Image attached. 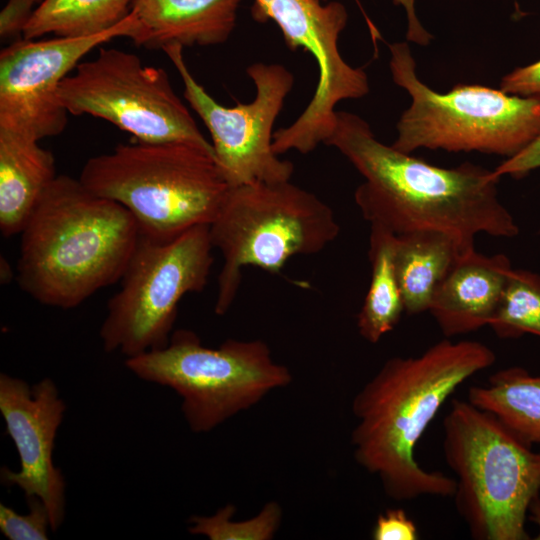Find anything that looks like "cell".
Returning a JSON list of instances; mask_svg holds the SVG:
<instances>
[{
  "mask_svg": "<svg viewBox=\"0 0 540 540\" xmlns=\"http://www.w3.org/2000/svg\"><path fill=\"white\" fill-rule=\"evenodd\" d=\"M125 366L139 379L175 391L194 433L213 430L292 381L262 340L228 339L208 348L186 329L174 331L162 348L126 358Z\"/></svg>",
  "mask_w": 540,
  "mask_h": 540,
  "instance_id": "8",
  "label": "cell"
},
{
  "mask_svg": "<svg viewBox=\"0 0 540 540\" xmlns=\"http://www.w3.org/2000/svg\"><path fill=\"white\" fill-rule=\"evenodd\" d=\"M39 4L42 2V0H38Z\"/></svg>",
  "mask_w": 540,
  "mask_h": 540,
  "instance_id": "32",
  "label": "cell"
},
{
  "mask_svg": "<svg viewBox=\"0 0 540 540\" xmlns=\"http://www.w3.org/2000/svg\"><path fill=\"white\" fill-rule=\"evenodd\" d=\"M500 90L510 95L540 97V60L504 76Z\"/></svg>",
  "mask_w": 540,
  "mask_h": 540,
  "instance_id": "26",
  "label": "cell"
},
{
  "mask_svg": "<svg viewBox=\"0 0 540 540\" xmlns=\"http://www.w3.org/2000/svg\"><path fill=\"white\" fill-rule=\"evenodd\" d=\"M396 235L372 224L369 239L371 279L357 316L361 337L376 344L399 323L404 304L394 267Z\"/></svg>",
  "mask_w": 540,
  "mask_h": 540,
  "instance_id": "20",
  "label": "cell"
},
{
  "mask_svg": "<svg viewBox=\"0 0 540 540\" xmlns=\"http://www.w3.org/2000/svg\"><path fill=\"white\" fill-rule=\"evenodd\" d=\"M339 232L331 207L290 180L230 187L209 224L211 244L223 257L215 313L230 309L244 267L278 273L291 257L322 251Z\"/></svg>",
  "mask_w": 540,
  "mask_h": 540,
  "instance_id": "6",
  "label": "cell"
},
{
  "mask_svg": "<svg viewBox=\"0 0 540 540\" xmlns=\"http://www.w3.org/2000/svg\"><path fill=\"white\" fill-rule=\"evenodd\" d=\"M443 453L456 476L452 498L470 536L529 539L525 523L540 494V451L491 413L454 399L443 420Z\"/></svg>",
  "mask_w": 540,
  "mask_h": 540,
  "instance_id": "5",
  "label": "cell"
},
{
  "mask_svg": "<svg viewBox=\"0 0 540 540\" xmlns=\"http://www.w3.org/2000/svg\"><path fill=\"white\" fill-rule=\"evenodd\" d=\"M537 168H540V133L520 152L497 166L494 173L499 178L510 175L520 179Z\"/></svg>",
  "mask_w": 540,
  "mask_h": 540,
  "instance_id": "27",
  "label": "cell"
},
{
  "mask_svg": "<svg viewBox=\"0 0 540 540\" xmlns=\"http://www.w3.org/2000/svg\"><path fill=\"white\" fill-rule=\"evenodd\" d=\"M467 397L523 442L531 446L540 443V375L520 366L500 369L485 385L470 387Z\"/></svg>",
  "mask_w": 540,
  "mask_h": 540,
  "instance_id": "19",
  "label": "cell"
},
{
  "mask_svg": "<svg viewBox=\"0 0 540 540\" xmlns=\"http://www.w3.org/2000/svg\"><path fill=\"white\" fill-rule=\"evenodd\" d=\"M512 265L504 254H460L438 285L429 312L446 338L489 325Z\"/></svg>",
  "mask_w": 540,
  "mask_h": 540,
  "instance_id": "15",
  "label": "cell"
},
{
  "mask_svg": "<svg viewBox=\"0 0 540 540\" xmlns=\"http://www.w3.org/2000/svg\"><path fill=\"white\" fill-rule=\"evenodd\" d=\"M394 5L402 6L407 18L406 38L419 45H427L432 35L423 27L416 14L415 0H392Z\"/></svg>",
  "mask_w": 540,
  "mask_h": 540,
  "instance_id": "29",
  "label": "cell"
},
{
  "mask_svg": "<svg viewBox=\"0 0 540 540\" xmlns=\"http://www.w3.org/2000/svg\"><path fill=\"white\" fill-rule=\"evenodd\" d=\"M372 538L374 540H417L418 528L403 509H388L377 517Z\"/></svg>",
  "mask_w": 540,
  "mask_h": 540,
  "instance_id": "25",
  "label": "cell"
},
{
  "mask_svg": "<svg viewBox=\"0 0 540 540\" xmlns=\"http://www.w3.org/2000/svg\"><path fill=\"white\" fill-rule=\"evenodd\" d=\"M326 145L334 146L364 181L354 194L362 216L395 235L437 231L465 253L475 236L512 238L519 233L498 195L494 170L466 162L441 168L381 143L360 116L337 111Z\"/></svg>",
  "mask_w": 540,
  "mask_h": 540,
  "instance_id": "1",
  "label": "cell"
},
{
  "mask_svg": "<svg viewBox=\"0 0 540 540\" xmlns=\"http://www.w3.org/2000/svg\"><path fill=\"white\" fill-rule=\"evenodd\" d=\"M66 404L50 378L30 385L23 379L0 374V413L6 434L19 456L17 471L2 467L1 482L16 486L25 497L36 496L46 506L51 530L56 531L65 517V479L55 466L53 451Z\"/></svg>",
  "mask_w": 540,
  "mask_h": 540,
  "instance_id": "14",
  "label": "cell"
},
{
  "mask_svg": "<svg viewBox=\"0 0 540 540\" xmlns=\"http://www.w3.org/2000/svg\"><path fill=\"white\" fill-rule=\"evenodd\" d=\"M1 263L4 265V268L3 266H1V280H2V283H8L10 281V278L9 276H7V273H11L9 271L10 267L7 263V261L3 258H1Z\"/></svg>",
  "mask_w": 540,
  "mask_h": 540,
  "instance_id": "31",
  "label": "cell"
},
{
  "mask_svg": "<svg viewBox=\"0 0 540 540\" xmlns=\"http://www.w3.org/2000/svg\"><path fill=\"white\" fill-rule=\"evenodd\" d=\"M539 498H540V494H539Z\"/></svg>",
  "mask_w": 540,
  "mask_h": 540,
  "instance_id": "34",
  "label": "cell"
},
{
  "mask_svg": "<svg viewBox=\"0 0 540 540\" xmlns=\"http://www.w3.org/2000/svg\"><path fill=\"white\" fill-rule=\"evenodd\" d=\"M463 253L458 243L442 232L396 235L394 267L407 314L429 310L438 285Z\"/></svg>",
  "mask_w": 540,
  "mask_h": 540,
  "instance_id": "18",
  "label": "cell"
},
{
  "mask_svg": "<svg viewBox=\"0 0 540 540\" xmlns=\"http://www.w3.org/2000/svg\"><path fill=\"white\" fill-rule=\"evenodd\" d=\"M37 0H8L0 13V36L2 39L22 36Z\"/></svg>",
  "mask_w": 540,
  "mask_h": 540,
  "instance_id": "28",
  "label": "cell"
},
{
  "mask_svg": "<svg viewBox=\"0 0 540 540\" xmlns=\"http://www.w3.org/2000/svg\"><path fill=\"white\" fill-rule=\"evenodd\" d=\"M389 50L393 81L412 99L397 123L395 149L408 154L419 148L479 151L509 158L540 133V97L464 84L438 93L418 78L407 43L390 44Z\"/></svg>",
  "mask_w": 540,
  "mask_h": 540,
  "instance_id": "7",
  "label": "cell"
},
{
  "mask_svg": "<svg viewBox=\"0 0 540 540\" xmlns=\"http://www.w3.org/2000/svg\"><path fill=\"white\" fill-rule=\"evenodd\" d=\"M60 84L58 98L71 115L104 119L145 143L187 142L214 154L167 72L135 54L101 47Z\"/></svg>",
  "mask_w": 540,
  "mask_h": 540,
  "instance_id": "10",
  "label": "cell"
},
{
  "mask_svg": "<svg viewBox=\"0 0 540 540\" xmlns=\"http://www.w3.org/2000/svg\"><path fill=\"white\" fill-rule=\"evenodd\" d=\"M489 326L503 339L540 337V274L512 268Z\"/></svg>",
  "mask_w": 540,
  "mask_h": 540,
  "instance_id": "22",
  "label": "cell"
},
{
  "mask_svg": "<svg viewBox=\"0 0 540 540\" xmlns=\"http://www.w3.org/2000/svg\"><path fill=\"white\" fill-rule=\"evenodd\" d=\"M162 50L183 81L185 99L210 133L215 161L229 186L289 181L294 165L274 152L273 126L294 86L293 74L281 64L253 63L246 73L256 87L255 98L225 107L195 80L181 45Z\"/></svg>",
  "mask_w": 540,
  "mask_h": 540,
  "instance_id": "11",
  "label": "cell"
},
{
  "mask_svg": "<svg viewBox=\"0 0 540 540\" xmlns=\"http://www.w3.org/2000/svg\"><path fill=\"white\" fill-rule=\"evenodd\" d=\"M251 16L260 23L275 22L292 51L308 52L317 63L318 81L309 104L292 124L273 134L277 155L290 150L309 153L331 136L337 104L369 92L366 72L350 66L338 48L348 21L347 9L338 1L253 0Z\"/></svg>",
  "mask_w": 540,
  "mask_h": 540,
  "instance_id": "12",
  "label": "cell"
},
{
  "mask_svg": "<svg viewBox=\"0 0 540 540\" xmlns=\"http://www.w3.org/2000/svg\"><path fill=\"white\" fill-rule=\"evenodd\" d=\"M20 235L19 288L42 305L71 309L120 281L140 233L122 205L59 175Z\"/></svg>",
  "mask_w": 540,
  "mask_h": 540,
  "instance_id": "3",
  "label": "cell"
},
{
  "mask_svg": "<svg viewBox=\"0 0 540 540\" xmlns=\"http://www.w3.org/2000/svg\"><path fill=\"white\" fill-rule=\"evenodd\" d=\"M320 1L324 2V1H327V0H320Z\"/></svg>",
  "mask_w": 540,
  "mask_h": 540,
  "instance_id": "33",
  "label": "cell"
},
{
  "mask_svg": "<svg viewBox=\"0 0 540 540\" xmlns=\"http://www.w3.org/2000/svg\"><path fill=\"white\" fill-rule=\"evenodd\" d=\"M134 0H42L26 23L22 38L84 37L117 26Z\"/></svg>",
  "mask_w": 540,
  "mask_h": 540,
  "instance_id": "21",
  "label": "cell"
},
{
  "mask_svg": "<svg viewBox=\"0 0 540 540\" xmlns=\"http://www.w3.org/2000/svg\"><path fill=\"white\" fill-rule=\"evenodd\" d=\"M79 180L122 205L141 236L160 242L209 225L230 188L214 154L187 142L117 145L89 158Z\"/></svg>",
  "mask_w": 540,
  "mask_h": 540,
  "instance_id": "4",
  "label": "cell"
},
{
  "mask_svg": "<svg viewBox=\"0 0 540 540\" xmlns=\"http://www.w3.org/2000/svg\"><path fill=\"white\" fill-rule=\"evenodd\" d=\"M529 512H530V520L538 528V533L535 539L540 540V498L539 496L531 503Z\"/></svg>",
  "mask_w": 540,
  "mask_h": 540,
  "instance_id": "30",
  "label": "cell"
},
{
  "mask_svg": "<svg viewBox=\"0 0 540 540\" xmlns=\"http://www.w3.org/2000/svg\"><path fill=\"white\" fill-rule=\"evenodd\" d=\"M57 177L53 154L27 136L0 130V232L20 234Z\"/></svg>",
  "mask_w": 540,
  "mask_h": 540,
  "instance_id": "17",
  "label": "cell"
},
{
  "mask_svg": "<svg viewBox=\"0 0 540 540\" xmlns=\"http://www.w3.org/2000/svg\"><path fill=\"white\" fill-rule=\"evenodd\" d=\"M243 0H134L135 45L163 49L168 45L213 46L226 42Z\"/></svg>",
  "mask_w": 540,
  "mask_h": 540,
  "instance_id": "16",
  "label": "cell"
},
{
  "mask_svg": "<svg viewBox=\"0 0 540 540\" xmlns=\"http://www.w3.org/2000/svg\"><path fill=\"white\" fill-rule=\"evenodd\" d=\"M213 249L209 225L165 242L140 235L107 303L99 332L103 349L131 358L166 346L181 299L207 285Z\"/></svg>",
  "mask_w": 540,
  "mask_h": 540,
  "instance_id": "9",
  "label": "cell"
},
{
  "mask_svg": "<svg viewBox=\"0 0 540 540\" xmlns=\"http://www.w3.org/2000/svg\"><path fill=\"white\" fill-rule=\"evenodd\" d=\"M137 21L130 11L117 26L91 36L19 38L0 54V130L34 140L61 134L68 112L58 98L61 82L93 49L118 37L131 40Z\"/></svg>",
  "mask_w": 540,
  "mask_h": 540,
  "instance_id": "13",
  "label": "cell"
},
{
  "mask_svg": "<svg viewBox=\"0 0 540 540\" xmlns=\"http://www.w3.org/2000/svg\"><path fill=\"white\" fill-rule=\"evenodd\" d=\"M495 362V352L482 342L445 338L418 356L389 358L357 392L354 458L379 478L389 498L453 497L455 478L423 468L415 449L450 395Z\"/></svg>",
  "mask_w": 540,
  "mask_h": 540,
  "instance_id": "2",
  "label": "cell"
},
{
  "mask_svg": "<svg viewBox=\"0 0 540 540\" xmlns=\"http://www.w3.org/2000/svg\"><path fill=\"white\" fill-rule=\"evenodd\" d=\"M28 512L19 514L0 504V531L9 540H47L51 529L49 512L36 496L26 497Z\"/></svg>",
  "mask_w": 540,
  "mask_h": 540,
  "instance_id": "24",
  "label": "cell"
},
{
  "mask_svg": "<svg viewBox=\"0 0 540 540\" xmlns=\"http://www.w3.org/2000/svg\"><path fill=\"white\" fill-rule=\"evenodd\" d=\"M235 506L227 504L211 516H193L188 531L210 540H270L277 532L281 520V506L271 501L248 520L233 521Z\"/></svg>",
  "mask_w": 540,
  "mask_h": 540,
  "instance_id": "23",
  "label": "cell"
}]
</instances>
